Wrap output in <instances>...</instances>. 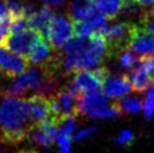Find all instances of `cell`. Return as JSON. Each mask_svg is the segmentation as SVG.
<instances>
[{
	"label": "cell",
	"mask_w": 154,
	"mask_h": 153,
	"mask_svg": "<svg viewBox=\"0 0 154 153\" xmlns=\"http://www.w3.org/2000/svg\"><path fill=\"white\" fill-rule=\"evenodd\" d=\"M72 86H74L80 92H90L100 90L101 83L98 81L92 71L82 70L74 74Z\"/></svg>",
	"instance_id": "obj_13"
},
{
	"label": "cell",
	"mask_w": 154,
	"mask_h": 153,
	"mask_svg": "<svg viewBox=\"0 0 154 153\" xmlns=\"http://www.w3.org/2000/svg\"><path fill=\"white\" fill-rule=\"evenodd\" d=\"M128 48L137 53L138 56L149 55L154 52V39L140 24H134Z\"/></svg>",
	"instance_id": "obj_7"
},
{
	"label": "cell",
	"mask_w": 154,
	"mask_h": 153,
	"mask_svg": "<svg viewBox=\"0 0 154 153\" xmlns=\"http://www.w3.org/2000/svg\"><path fill=\"white\" fill-rule=\"evenodd\" d=\"M16 153H38V152L35 151V150H20V151H18Z\"/></svg>",
	"instance_id": "obj_35"
},
{
	"label": "cell",
	"mask_w": 154,
	"mask_h": 153,
	"mask_svg": "<svg viewBox=\"0 0 154 153\" xmlns=\"http://www.w3.org/2000/svg\"><path fill=\"white\" fill-rule=\"evenodd\" d=\"M39 36L41 35L38 33L28 28L25 32H22L19 34L9 35L5 44L2 45V47L8 50L11 53L27 58V54H28L32 45L36 42V39Z\"/></svg>",
	"instance_id": "obj_4"
},
{
	"label": "cell",
	"mask_w": 154,
	"mask_h": 153,
	"mask_svg": "<svg viewBox=\"0 0 154 153\" xmlns=\"http://www.w3.org/2000/svg\"><path fill=\"white\" fill-rule=\"evenodd\" d=\"M27 58L9 51L0 50V71L8 78H18L28 69Z\"/></svg>",
	"instance_id": "obj_5"
},
{
	"label": "cell",
	"mask_w": 154,
	"mask_h": 153,
	"mask_svg": "<svg viewBox=\"0 0 154 153\" xmlns=\"http://www.w3.org/2000/svg\"><path fill=\"white\" fill-rule=\"evenodd\" d=\"M97 130H98L97 126H90V127L83 128V130L79 131V132L75 134L74 141H75V142H81V141H83L85 139H87V137L91 136L92 134H94V133L97 132Z\"/></svg>",
	"instance_id": "obj_29"
},
{
	"label": "cell",
	"mask_w": 154,
	"mask_h": 153,
	"mask_svg": "<svg viewBox=\"0 0 154 153\" xmlns=\"http://www.w3.org/2000/svg\"><path fill=\"white\" fill-rule=\"evenodd\" d=\"M59 153H71V148H66V149H61Z\"/></svg>",
	"instance_id": "obj_36"
},
{
	"label": "cell",
	"mask_w": 154,
	"mask_h": 153,
	"mask_svg": "<svg viewBox=\"0 0 154 153\" xmlns=\"http://www.w3.org/2000/svg\"><path fill=\"white\" fill-rule=\"evenodd\" d=\"M46 1H48V2H50L52 6H54V7H60L65 0H46Z\"/></svg>",
	"instance_id": "obj_34"
},
{
	"label": "cell",
	"mask_w": 154,
	"mask_h": 153,
	"mask_svg": "<svg viewBox=\"0 0 154 153\" xmlns=\"http://www.w3.org/2000/svg\"><path fill=\"white\" fill-rule=\"evenodd\" d=\"M128 78L132 89L136 92H144L147 91V89L151 86V78L147 73L144 63L141 61V64L137 65L135 69H133L132 71H129L128 74H126Z\"/></svg>",
	"instance_id": "obj_12"
},
{
	"label": "cell",
	"mask_w": 154,
	"mask_h": 153,
	"mask_svg": "<svg viewBox=\"0 0 154 153\" xmlns=\"http://www.w3.org/2000/svg\"><path fill=\"white\" fill-rule=\"evenodd\" d=\"M115 58L118 61L119 68L124 71H128V72L141 64V56H136L129 48L122 51Z\"/></svg>",
	"instance_id": "obj_17"
},
{
	"label": "cell",
	"mask_w": 154,
	"mask_h": 153,
	"mask_svg": "<svg viewBox=\"0 0 154 153\" xmlns=\"http://www.w3.org/2000/svg\"><path fill=\"white\" fill-rule=\"evenodd\" d=\"M134 23L120 21L114 25H106L100 32L108 44L109 56H116L124 50H127L132 36Z\"/></svg>",
	"instance_id": "obj_2"
},
{
	"label": "cell",
	"mask_w": 154,
	"mask_h": 153,
	"mask_svg": "<svg viewBox=\"0 0 154 153\" xmlns=\"http://www.w3.org/2000/svg\"><path fill=\"white\" fill-rule=\"evenodd\" d=\"M4 18H10V16H9L8 10L6 8L5 0H0V19H4Z\"/></svg>",
	"instance_id": "obj_33"
},
{
	"label": "cell",
	"mask_w": 154,
	"mask_h": 153,
	"mask_svg": "<svg viewBox=\"0 0 154 153\" xmlns=\"http://www.w3.org/2000/svg\"><path fill=\"white\" fill-rule=\"evenodd\" d=\"M153 135H154V133H153Z\"/></svg>",
	"instance_id": "obj_39"
},
{
	"label": "cell",
	"mask_w": 154,
	"mask_h": 153,
	"mask_svg": "<svg viewBox=\"0 0 154 153\" xmlns=\"http://www.w3.org/2000/svg\"><path fill=\"white\" fill-rule=\"evenodd\" d=\"M33 126L29 102L25 98L4 96L0 102V141L19 144L28 137Z\"/></svg>",
	"instance_id": "obj_1"
},
{
	"label": "cell",
	"mask_w": 154,
	"mask_h": 153,
	"mask_svg": "<svg viewBox=\"0 0 154 153\" xmlns=\"http://www.w3.org/2000/svg\"><path fill=\"white\" fill-rule=\"evenodd\" d=\"M10 35V18L0 19V45L2 46Z\"/></svg>",
	"instance_id": "obj_27"
},
{
	"label": "cell",
	"mask_w": 154,
	"mask_h": 153,
	"mask_svg": "<svg viewBox=\"0 0 154 153\" xmlns=\"http://www.w3.org/2000/svg\"><path fill=\"white\" fill-rule=\"evenodd\" d=\"M71 142L72 139L70 135H64V134H57L56 136V143L59 144L61 149H66V148H71Z\"/></svg>",
	"instance_id": "obj_31"
},
{
	"label": "cell",
	"mask_w": 154,
	"mask_h": 153,
	"mask_svg": "<svg viewBox=\"0 0 154 153\" xmlns=\"http://www.w3.org/2000/svg\"><path fill=\"white\" fill-rule=\"evenodd\" d=\"M94 5L92 0H72L69 6L71 20H86Z\"/></svg>",
	"instance_id": "obj_14"
},
{
	"label": "cell",
	"mask_w": 154,
	"mask_h": 153,
	"mask_svg": "<svg viewBox=\"0 0 154 153\" xmlns=\"http://www.w3.org/2000/svg\"><path fill=\"white\" fill-rule=\"evenodd\" d=\"M103 92L109 98L118 99L126 96L132 90V86L126 74L120 76H109L105 79L103 83Z\"/></svg>",
	"instance_id": "obj_8"
},
{
	"label": "cell",
	"mask_w": 154,
	"mask_h": 153,
	"mask_svg": "<svg viewBox=\"0 0 154 153\" xmlns=\"http://www.w3.org/2000/svg\"><path fill=\"white\" fill-rule=\"evenodd\" d=\"M134 134H133L129 130H124L122 131L118 136H116L114 139V143L118 145H123V146H128L134 142Z\"/></svg>",
	"instance_id": "obj_26"
},
{
	"label": "cell",
	"mask_w": 154,
	"mask_h": 153,
	"mask_svg": "<svg viewBox=\"0 0 154 153\" xmlns=\"http://www.w3.org/2000/svg\"><path fill=\"white\" fill-rule=\"evenodd\" d=\"M122 115L123 114H122L119 107L117 106V102H116V104L108 105L103 108L91 111L88 116L92 117V118H115V117H119Z\"/></svg>",
	"instance_id": "obj_20"
},
{
	"label": "cell",
	"mask_w": 154,
	"mask_h": 153,
	"mask_svg": "<svg viewBox=\"0 0 154 153\" xmlns=\"http://www.w3.org/2000/svg\"><path fill=\"white\" fill-rule=\"evenodd\" d=\"M5 5H6V8L8 10L10 19L24 17L25 2H23L22 0H5Z\"/></svg>",
	"instance_id": "obj_23"
},
{
	"label": "cell",
	"mask_w": 154,
	"mask_h": 153,
	"mask_svg": "<svg viewBox=\"0 0 154 153\" xmlns=\"http://www.w3.org/2000/svg\"><path fill=\"white\" fill-rule=\"evenodd\" d=\"M94 4L106 16L107 19H114L120 14L123 0H98Z\"/></svg>",
	"instance_id": "obj_16"
},
{
	"label": "cell",
	"mask_w": 154,
	"mask_h": 153,
	"mask_svg": "<svg viewBox=\"0 0 154 153\" xmlns=\"http://www.w3.org/2000/svg\"><path fill=\"white\" fill-rule=\"evenodd\" d=\"M141 61L144 63L146 70H147V73L150 76L151 80L154 81V52L152 54H149V55H143L141 56Z\"/></svg>",
	"instance_id": "obj_28"
},
{
	"label": "cell",
	"mask_w": 154,
	"mask_h": 153,
	"mask_svg": "<svg viewBox=\"0 0 154 153\" xmlns=\"http://www.w3.org/2000/svg\"><path fill=\"white\" fill-rule=\"evenodd\" d=\"M57 100L61 105V109H62V114L63 115H74V116H79L77 111V99L73 96L69 94L66 90V87L62 88L61 90L57 91L55 95Z\"/></svg>",
	"instance_id": "obj_15"
},
{
	"label": "cell",
	"mask_w": 154,
	"mask_h": 153,
	"mask_svg": "<svg viewBox=\"0 0 154 153\" xmlns=\"http://www.w3.org/2000/svg\"><path fill=\"white\" fill-rule=\"evenodd\" d=\"M72 20L62 14H54L48 25V41L51 46L59 51L72 38Z\"/></svg>",
	"instance_id": "obj_3"
},
{
	"label": "cell",
	"mask_w": 154,
	"mask_h": 153,
	"mask_svg": "<svg viewBox=\"0 0 154 153\" xmlns=\"http://www.w3.org/2000/svg\"><path fill=\"white\" fill-rule=\"evenodd\" d=\"M0 153H5V152H2V151H0Z\"/></svg>",
	"instance_id": "obj_38"
},
{
	"label": "cell",
	"mask_w": 154,
	"mask_h": 153,
	"mask_svg": "<svg viewBox=\"0 0 154 153\" xmlns=\"http://www.w3.org/2000/svg\"><path fill=\"white\" fill-rule=\"evenodd\" d=\"M122 114H135L142 108V101L135 97H125L119 102H117Z\"/></svg>",
	"instance_id": "obj_19"
},
{
	"label": "cell",
	"mask_w": 154,
	"mask_h": 153,
	"mask_svg": "<svg viewBox=\"0 0 154 153\" xmlns=\"http://www.w3.org/2000/svg\"><path fill=\"white\" fill-rule=\"evenodd\" d=\"M134 0H123V5L124 4H128V2H132Z\"/></svg>",
	"instance_id": "obj_37"
},
{
	"label": "cell",
	"mask_w": 154,
	"mask_h": 153,
	"mask_svg": "<svg viewBox=\"0 0 154 153\" xmlns=\"http://www.w3.org/2000/svg\"><path fill=\"white\" fill-rule=\"evenodd\" d=\"M143 111H144V117L145 119H151L154 114V100L146 98L144 105H143Z\"/></svg>",
	"instance_id": "obj_30"
},
{
	"label": "cell",
	"mask_w": 154,
	"mask_h": 153,
	"mask_svg": "<svg viewBox=\"0 0 154 153\" xmlns=\"http://www.w3.org/2000/svg\"><path fill=\"white\" fill-rule=\"evenodd\" d=\"M52 17H53L52 7L50 5H44L39 8V10L35 11L30 17L27 18L28 28L46 38L48 36V25Z\"/></svg>",
	"instance_id": "obj_10"
},
{
	"label": "cell",
	"mask_w": 154,
	"mask_h": 153,
	"mask_svg": "<svg viewBox=\"0 0 154 153\" xmlns=\"http://www.w3.org/2000/svg\"><path fill=\"white\" fill-rule=\"evenodd\" d=\"M26 30H28L27 18L19 17L10 19V35L19 34L22 32H25Z\"/></svg>",
	"instance_id": "obj_25"
},
{
	"label": "cell",
	"mask_w": 154,
	"mask_h": 153,
	"mask_svg": "<svg viewBox=\"0 0 154 153\" xmlns=\"http://www.w3.org/2000/svg\"><path fill=\"white\" fill-rule=\"evenodd\" d=\"M137 5H140L142 8L152 9L154 8V0H134Z\"/></svg>",
	"instance_id": "obj_32"
},
{
	"label": "cell",
	"mask_w": 154,
	"mask_h": 153,
	"mask_svg": "<svg viewBox=\"0 0 154 153\" xmlns=\"http://www.w3.org/2000/svg\"><path fill=\"white\" fill-rule=\"evenodd\" d=\"M54 52L55 50L51 46V44H48L43 36H39L30 47L29 52L27 54V60L30 64L42 68L51 59Z\"/></svg>",
	"instance_id": "obj_9"
},
{
	"label": "cell",
	"mask_w": 154,
	"mask_h": 153,
	"mask_svg": "<svg viewBox=\"0 0 154 153\" xmlns=\"http://www.w3.org/2000/svg\"><path fill=\"white\" fill-rule=\"evenodd\" d=\"M30 107V120L33 125L41 123L47 118H51L50 97L42 95H33L28 98Z\"/></svg>",
	"instance_id": "obj_11"
},
{
	"label": "cell",
	"mask_w": 154,
	"mask_h": 153,
	"mask_svg": "<svg viewBox=\"0 0 154 153\" xmlns=\"http://www.w3.org/2000/svg\"><path fill=\"white\" fill-rule=\"evenodd\" d=\"M140 25L154 39V8L144 9L140 18Z\"/></svg>",
	"instance_id": "obj_21"
},
{
	"label": "cell",
	"mask_w": 154,
	"mask_h": 153,
	"mask_svg": "<svg viewBox=\"0 0 154 153\" xmlns=\"http://www.w3.org/2000/svg\"><path fill=\"white\" fill-rule=\"evenodd\" d=\"M74 115H62L60 118L55 119L59 126V134H64V135H70L75 131L77 127V122H75Z\"/></svg>",
	"instance_id": "obj_18"
},
{
	"label": "cell",
	"mask_w": 154,
	"mask_h": 153,
	"mask_svg": "<svg viewBox=\"0 0 154 153\" xmlns=\"http://www.w3.org/2000/svg\"><path fill=\"white\" fill-rule=\"evenodd\" d=\"M72 28L75 37L87 38L94 33L92 26L88 20H72Z\"/></svg>",
	"instance_id": "obj_22"
},
{
	"label": "cell",
	"mask_w": 154,
	"mask_h": 153,
	"mask_svg": "<svg viewBox=\"0 0 154 153\" xmlns=\"http://www.w3.org/2000/svg\"><path fill=\"white\" fill-rule=\"evenodd\" d=\"M108 106V97L101 90L81 92L77 99L78 115H88L94 111Z\"/></svg>",
	"instance_id": "obj_6"
},
{
	"label": "cell",
	"mask_w": 154,
	"mask_h": 153,
	"mask_svg": "<svg viewBox=\"0 0 154 153\" xmlns=\"http://www.w3.org/2000/svg\"><path fill=\"white\" fill-rule=\"evenodd\" d=\"M86 46H87L86 38L72 37L61 50H62L63 53H66V54H68V53H71V52L81 50V48H83V47H86Z\"/></svg>",
	"instance_id": "obj_24"
}]
</instances>
